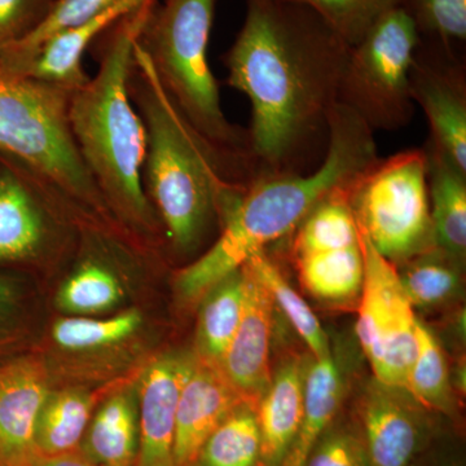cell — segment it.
I'll use <instances>...</instances> for the list:
<instances>
[{
	"label": "cell",
	"instance_id": "obj_7",
	"mask_svg": "<svg viewBox=\"0 0 466 466\" xmlns=\"http://www.w3.org/2000/svg\"><path fill=\"white\" fill-rule=\"evenodd\" d=\"M349 201L359 231L395 266L435 248L425 149L377 158L350 183Z\"/></svg>",
	"mask_w": 466,
	"mask_h": 466
},
{
	"label": "cell",
	"instance_id": "obj_24",
	"mask_svg": "<svg viewBox=\"0 0 466 466\" xmlns=\"http://www.w3.org/2000/svg\"><path fill=\"white\" fill-rule=\"evenodd\" d=\"M195 355L220 367L240 324L245 303V275L242 268L213 285L200 299Z\"/></svg>",
	"mask_w": 466,
	"mask_h": 466
},
{
	"label": "cell",
	"instance_id": "obj_2",
	"mask_svg": "<svg viewBox=\"0 0 466 466\" xmlns=\"http://www.w3.org/2000/svg\"><path fill=\"white\" fill-rule=\"evenodd\" d=\"M377 158L372 128L357 113L337 103L319 167L311 173L259 177L245 184L226 211L217 240L177 272L175 285L180 297L188 302L201 299L254 254L293 232L319 202L351 183Z\"/></svg>",
	"mask_w": 466,
	"mask_h": 466
},
{
	"label": "cell",
	"instance_id": "obj_16",
	"mask_svg": "<svg viewBox=\"0 0 466 466\" xmlns=\"http://www.w3.org/2000/svg\"><path fill=\"white\" fill-rule=\"evenodd\" d=\"M146 0H118L103 14L81 25L55 34L25 56L0 61V67L75 92L87 84L84 58L95 41L116 21L139 7Z\"/></svg>",
	"mask_w": 466,
	"mask_h": 466
},
{
	"label": "cell",
	"instance_id": "obj_29",
	"mask_svg": "<svg viewBox=\"0 0 466 466\" xmlns=\"http://www.w3.org/2000/svg\"><path fill=\"white\" fill-rule=\"evenodd\" d=\"M417 351L408 372L406 391L424 410L450 415L453 412L449 363L435 334L417 320Z\"/></svg>",
	"mask_w": 466,
	"mask_h": 466
},
{
	"label": "cell",
	"instance_id": "obj_14",
	"mask_svg": "<svg viewBox=\"0 0 466 466\" xmlns=\"http://www.w3.org/2000/svg\"><path fill=\"white\" fill-rule=\"evenodd\" d=\"M422 410L404 389L368 383L359 416L370 466H410L424 441Z\"/></svg>",
	"mask_w": 466,
	"mask_h": 466
},
{
	"label": "cell",
	"instance_id": "obj_38",
	"mask_svg": "<svg viewBox=\"0 0 466 466\" xmlns=\"http://www.w3.org/2000/svg\"><path fill=\"white\" fill-rule=\"evenodd\" d=\"M189 466H198V462H196V464H192V465H189Z\"/></svg>",
	"mask_w": 466,
	"mask_h": 466
},
{
	"label": "cell",
	"instance_id": "obj_20",
	"mask_svg": "<svg viewBox=\"0 0 466 466\" xmlns=\"http://www.w3.org/2000/svg\"><path fill=\"white\" fill-rule=\"evenodd\" d=\"M81 453L101 466H135L139 453L137 400L131 390L110 395L92 415Z\"/></svg>",
	"mask_w": 466,
	"mask_h": 466
},
{
	"label": "cell",
	"instance_id": "obj_37",
	"mask_svg": "<svg viewBox=\"0 0 466 466\" xmlns=\"http://www.w3.org/2000/svg\"><path fill=\"white\" fill-rule=\"evenodd\" d=\"M14 299V285L7 278L0 276V318L5 317V312L11 308Z\"/></svg>",
	"mask_w": 466,
	"mask_h": 466
},
{
	"label": "cell",
	"instance_id": "obj_31",
	"mask_svg": "<svg viewBox=\"0 0 466 466\" xmlns=\"http://www.w3.org/2000/svg\"><path fill=\"white\" fill-rule=\"evenodd\" d=\"M314 9L334 32L357 45L370 26L391 9L403 7L406 0H294Z\"/></svg>",
	"mask_w": 466,
	"mask_h": 466
},
{
	"label": "cell",
	"instance_id": "obj_10",
	"mask_svg": "<svg viewBox=\"0 0 466 466\" xmlns=\"http://www.w3.org/2000/svg\"><path fill=\"white\" fill-rule=\"evenodd\" d=\"M364 281L358 300L357 336L373 379L406 390L416 358L415 309L401 287L397 266L382 257L360 233Z\"/></svg>",
	"mask_w": 466,
	"mask_h": 466
},
{
	"label": "cell",
	"instance_id": "obj_15",
	"mask_svg": "<svg viewBox=\"0 0 466 466\" xmlns=\"http://www.w3.org/2000/svg\"><path fill=\"white\" fill-rule=\"evenodd\" d=\"M241 268L245 275L244 311L219 368L238 397L257 407L272 379L269 345L275 303L253 269L247 263Z\"/></svg>",
	"mask_w": 466,
	"mask_h": 466
},
{
	"label": "cell",
	"instance_id": "obj_36",
	"mask_svg": "<svg viewBox=\"0 0 466 466\" xmlns=\"http://www.w3.org/2000/svg\"><path fill=\"white\" fill-rule=\"evenodd\" d=\"M33 466H101L86 459L82 453L70 452L66 455L43 458L38 456Z\"/></svg>",
	"mask_w": 466,
	"mask_h": 466
},
{
	"label": "cell",
	"instance_id": "obj_26",
	"mask_svg": "<svg viewBox=\"0 0 466 466\" xmlns=\"http://www.w3.org/2000/svg\"><path fill=\"white\" fill-rule=\"evenodd\" d=\"M462 263L433 248L397 266L401 287L412 308H440L455 299L461 290Z\"/></svg>",
	"mask_w": 466,
	"mask_h": 466
},
{
	"label": "cell",
	"instance_id": "obj_12",
	"mask_svg": "<svg viewBox=\"0 0 466 466\" xmlns=\"http://www.w3.org/2000/svg\"><path fill=\"white\" fill-rule=\"evenodd\" d=\"M57 202L69 204L29 168L0 155V263L32 262L48 253Z\"/></svg>",
	"mask_w": 466,
	"mask_h": 466
},
{
	"label": "cell",
	"instance_id": "obj_28",
	"mask_svg": "<svg viewBox=\"0 0 466 466\" xmlns=\"http://www.w3.org/2000/svg\"><path fill=\"white\" fill-rule=\"evenodd\" d=\"M247 265L253 269L260 283L265 285L274 300L275 308L283 312L293 329L308 345L311 357L317 360L330 357L332 350L329 339L317 315L299 291L291 287L280 268L267 256L266 251L254 254Z\"/></svg>",
	"mask_w": 466,
	"mask_h": 466
},
{
	"label": "cell",
	"instance_id": "obj_25",
	"mask_svg": "<svg viewBox=\"0 0 466 466\" xmlns=\"http://www.w3.org/2000/svg\"><path fill=\"white\" fill-rule=\"evenodd\" d=\"M94 400L81 389L50 391L35 429L36 458L76 452L90 424Z\"/></svg>",
	"mask_w": 466,
	"mask_h": 466
},
{
	"label": "cell",
	"instance_id": "obj_32",
	"mask_svg": "<svg viewBox=\"0 0 466 466\" xmlns=\"http://www.w3.org/2000/svg\"><path fill=\"white\" fill-rule=\"evenodd\" d=\"M403 7L415 21L420 35L433 38L443 47L466 39V0H406Z\"/></svg>",
	"mask_w": 466,
	"mask_h": 466
},
{
	"label": "cell",
	"instance_id": "obj_11",
	"mask_svg": "<svg viewBox=\"0 0 466 466\" xmlns=\"http://www.w3.org/2000/svg\"><path fill=\"white\" fill-rule=\"evenodd\" d=\"M410 95L431 128L426 148L466 173V79L455 52L421 42L410 70Z\"/></svg>",
	"mask_w": 466,
	"mask_h": 466
},
{
	"label": "cell",
	"instance_id": "obj_23",
	"mask_svg": "<svg viewBox=\"0 0 466 466\" xmlns=\"http://www.w3.org/2000/svg\"><path fill=\"white\" fill-rule=\"evenodd\" d=\"M86 244V242H85ZM99 241L86 244L75 269L57 293L58 308L86 317L115 308L124 299V285L110 254L100 250Z\"/></svg>",
	"mask_w": 466,
	"mask_h": 466
},
{
	"label": "cell",
	"instance_id": "obj_6",
	"mask_svg": "<svg viewBox=\"0 0 466 466\" xmlns=\"http://www.w3.org/2000/svg\"><path fill=\"white\" fill-rule=\"evenodd\" d=\"M70 92L0 67V155L41 177L76 210H108L69 126Z\"/></svg>",
	"mask_w": 466,
	"mask_h": 466
},
{
	"label": "cell",
	"instance_id": "obj_30",
	"mask_svg": "<svg viewBox=\"0 0 466 466\" xmlns=\"http://www.w3.org/2000/svg\"><path fill=\"white\" fill-rule=\"evenodd\" d=\"M142 324L143 317L137 309L108 319L64 318L54 324L52 339L58 348L67 351L104 349L130 339Z\"/></svg>",
	"mask_w": 466,
	"mask_h": 466
},
{
	"label": "cell",
	"instance_id": "obj_34",
	"mask_svg": "<svg viewBox=\"0 0 466 466\" xmlns=\"http://www.w3.org/2000/svg\"><path fill=\"white\" fill-rule=\"evenodd\" d=\"M305 466H370L360 431L333 421L319 438Z\"/></svg>",
	"mask_w": 466,
	"mask_h": 466
},
{
	"label": "cell",
	"instance_id": "obj_35",
	"mask_svg": "<svg viewBox=\"0 0 466 466\" xmlns=\"http://www.w3.org/2000/svg\"><path fill=\"white\" fill-rule=\"evenodd\" d=\"M55 0H0V55L38 29Z\"/></svg>",
	"mask_w": 466,
	"mask_h": 466
},
{
	"label": "cell",
	"instance_id": "obj_5",
	"mask_svg": "<svg viewBox=\"0 0 466 466\" xmlns=\"http://www.w3.org/2000/svg\"><path fill=\"white\" fill-rule=\"evenodd\" d=\"M217 0H157L137 45L180 115L244 180L253 179L247 130L227 119L208 47Z\"/></svg>",
	"mask_w": 466,
	"mask_h": 466
},
{
	"label": "cell",
	"instance_id": "obj_1",
	"mask_svg": "<svg viewBox=\"0 0 466 466\" xmlns=\"http://www.w3.org/2000/svg\"><path fill=\"white\" fill-rule=\"evenodd\" d=\"M350 48L309 5L247 0L223 61L227 85L250 101L254 177L305 174L315 155L324 157Z\"/></svg>",
	"mask_w": 466,
	"mask_h": 466
},
{
	"label": "cell",
	"instance_id": "obj_18",
	"mask_svg": "<svg viewBox=\"0 0 466 466\" xmlns=\"http://www.w3.org/2000/svg\"><path fill=\"white\" fill-rule=\"evenodd\" d=\"M240 401L220 368L196 357L177 403L175 466L196 464L208 435Z\"/></svg>",
	"mask_w": 466,
	"mask_h": 466
},
{
	"label": "cell",
	"instance_id": "obj_3",
	"mask_svg": "<svg viewBox=\"0 0 466 466\" xmlns=\"http://www.w3.org/2000/svg\"><path fill=\"white\" fill-rule=\"evenodd\" d=\"M128 92L147 133L144 192L168 247L188 256L217 220L222 228L227 208L248 182L180 115L137 42Z\"/></svg>",
	"mask_w": 466,
	"mask_h": 466
},
{
	"label": "cell",
	"instance_id": "obj_17",
	"mask_svg": "<svg viewBox=\"0 0 466 466\" xmlns=\"http://www.w3.org/2000/svg\"><path fill=\"white\" fill-rule=\"evenodd\" d=\"M50 391L47 370L35 359L0 367V466H33L36 422Z\"/></svg>",
	"mask_w": 466,
	"mask_h": 466
},
{
	"label": "cell",
	"instance_id": "obj_33",
	"mask_svg": "<svg viewBox=\"0 0 466 466\" xmlns=\"http://www.w3.org/2000/svg\"><path fill=\"white\" fill-rule=\"evenodd\" d=\"M116 2L118 0H55L50 14L38 29L30 34L25 41L0 55V61L25 56L55 34L81 25L92 17L103 14Z\"/></svg>",
	"mask_w": 466,
	"mask_h": 466
},
{
	"label": "cell",
	"instance_id": "obj_21",
	"mask_svg": "<svg viewBox=\"0 0 466 466\" xmlns=\"http://www.w3.org/2000/svg\"><path fill=\"white\" fill-rule=\"evenodd\" d=\"M428 157L429 201L435 248L464 262L466 254V173L424 148Z\"/></svg>",
	"mask_w": 466,
	"mask_h": 466
},
{
	"label": "cell",
	"instance_id": "obj_9",
	"mask_svg": "<svg viewBox=\"0 0 466 466\" xmlns=\"http://www.w3.org/2000/svg\"><path fill=\"white\" fill-rule=\"evenodd\" d=\"M349 187L319 202L291 232L300 284L315 299L333 305L359 300L364 281L363 247Z\"/></svg>",
	"mask_w": 466,
	"mask_h": 466
},
{
	"label": "cell",
	"instance_id": "obj_27",
	"mask_svg": "<svg viewBox=\"0 0 466 466\" xmlns=\"http://www.w3.org/2000/svg\"><path fill=\"white\" fill-rule=\"evenodd\" d=\"M260 431L256 407L240 401L208 435L198 466H260Z\"/></svg>",
	"mask_w": 466,
	"mask_h": 466
},
{
	"label": "cell",
	"instance_id": "obj_4",
	"mask_svg": "<svg viewBox=\"0 0 466 466\" xmlns=\"http://www.w3.org/2000/svg\"><path fill=\"white\" fill-rule=\"evenodd\" d=\"M157 0H146L91 46L96 76L72 92L69 126L76 148L106 208L137 231L158 220L143 186L147 133L128 92L135 46Z\"/></svg>",
	"mask_w": 466,
	"mask_h": 466
},
{
	"label": "cell",
	"instance_id": "obj_13",
	"mask_svg": "<svg viewBox=\"0 0 466 466\" xmlns=\"http://www.w3.org/2000/svg\"><path fill=\"white\" fill-rule=\"evenodd\" d=\"M195 359V352H165L150 361L140 377L137 466H175L177 403Z\"/></svg>",
	"mask_w": 466,
	"mask_h": 466
},
{
	"label": "cell",
	"instance_id": "obj_8",
	"mask_svg": "<svg viewBox=\"0 0 466 466\" xmlns=\"http://www.w3.org/2000/svg\"><path fill=\"white\" fill-rule=\"evenodd\" d=\"M422 39L404 7L391 9L350 48L339 101L373 131L398 130L415 112L410 70Z\"/></svg>",
	"mask_w": 466,
	"mask_h": 466
},
{
	"label": "cell",
	"instance_id": "obj_19",
	"mask_svg": "<svg viewBox=\"0 0 466 466\" xmlns=\"http://www.w3.org/2000/svg\"><path fill=\"white\" fill-rule=\"evenodd\" d=\"M309 359L290 357L283 361L257 404L262 441L260 466H283L289 455L302 421Z\"/></svg>",
	"mask_w": 466,
	"mask_h": 466
},
{
	"label": "cell",
	"instance_id": "obj_22",
	"mask_svg": "<svg viewBox=\"0 0 466 466\" xmlns=\"http://www.w3.org/2000/svg\"><path fill=\"white\" fill-rule=\"evenodd\" d=\"M343 392L345 381L333 354L320 360L311 357L306 373L302 421L283 466H305L319 438L336 419Z\"/></svg>",
	"mask_w": 466,
	"mask_h": 466
}]
</instances>
